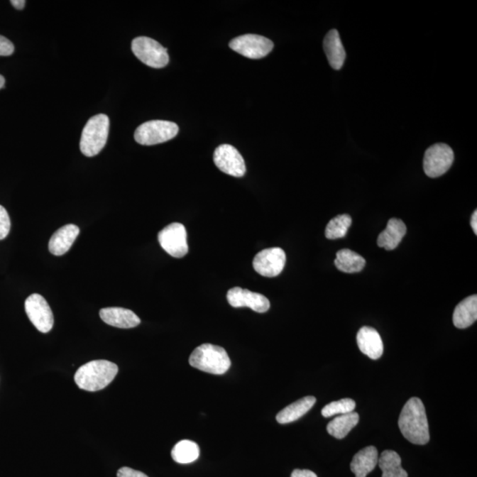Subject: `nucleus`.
Segmentation results:
<instances>
[{
    "label": "nucleus",
    "instance_id": "nucleus-1",
    "mask_svg": "<svg viewBox=\"0 0 477 477\" xmlns=\"http://www.w3.org/2000/svg\"><path fill=\"white\" fill-rule=\"evenodd\" d=\"M400 432L410 442L426 444L429 441L427 415L422 401L414 397L408 400L399 418Z\"/></svg>",
    "mask_w": 477,
    "mask_h": 477
},
{
    "label": "nucleus",
    "instance_id": "nucleus-2",
    "mask_svg": "<svg viewBox=\"0 0 477 477\" xmlns=\"http://www.w3.org/2000/svg\"><path fill=\"white\" fill-rule=\"evenodd\" d=\"M118 371L117 365L111 361H92L78 368L75 381L80 389L88 392L100 391L113 382Z\"/></svg>",
    "mask_w": 477,
    "mask_h": 477
},
{
    "label": "nucleus",
    "instance_id": "nucleus-3",
    "mask_svg": "<svg viewBox=\"0 0 477 477\" xmlns=\"http://www.w3.org/2000/svg\"><path fill=\"white\" fill-rule=\"evenodd\" d=\"M193 368L213 375L225 374L231 367V360L225 349L212 344H202L190 357Z\"/></svg>",
    "mask_w": 477,
    "mask_h": 477
},
{
    "label": "nucleus",
    "instance_id": "nucleus-4",
    "mask_svg": "<svg viewBox=\"0 0 477 477\" xmlns=\"http://www.w3.org/2000/svg\"><path fill=\"white\" fill-rule=\"evenodd\" d=\"M110 119L106 114H97L89 119L82 130L80 149L86 157L99 154L109 136Z\"/></svg>",
    "mask_w": 477,
    "mask_h": 477
},
{
    "label": "nucleus",
    "instance_id": "nucleus-5",
    "mask_svg": "<svg viewBox=\"0 0 477 477\" xmlns=\"http://www.w3.org/2000/svg\"><path fill=\"white\" fill-rule=\"evenodd\" d=\"M178 133L179 126L175 123L150 121L143 123L136 128L135 139L141 146H156L175 138Z\"/></svg>",
    "mask_w": 477,
    "mask_h": 477
},
{
    "label": "nucleus",
    "instance_id": "nucleus-6",
    "mask_svg": "<svg viewBox=\"0 0 477 477\" xmlns=\"http://www.w3.org/2000/svg\"><path fill=\"white\" fill-rule=\"evenodd\" d=\"M132 50L137 59L150 67L162 68L169 63L168 49L156 40L146 37L136 38L133 40Z\"/></svg>",
    "mask_w": 477,
    "mask_h": 477
},
{
    "label": "nucleus",
    "instance_id": "nucleus-7",
    "mask_svg": "<svg viewBox=\"0 0 477 477\" xmlns=\"http://www.w3.org/2000/svg\"><path fill=\"white\" fill-rule=\"evenodd\" d=\"M158 241L164 251L172 258H182L189 252L185 226L172 223L158 234Z\"/></svg>",
    "mask_w": 477,
    "mask_h": 477
},
{
    "label": "nucleus",
    "instance_id": "nucleus-8",
    "mask_svg": "<svg viewBox=\"0 0 477 477\" xmlns=\"http://www.w3.org/2000/svg\"><path fill=\"white\" fill-rule=\"evenodd\" d=\"M454 160V154L450 146L446 143L434 144L424 154V172L431 178H437L450 169Z\"/></svg>",
    "mask_w": 477,
    "mask_h": 477
},
{
    "label": "nucleus",
    "instance_id": "nucleus-9",
    "mask_svg": "<svg viewBox=\"0 0 477 477\" xmlns=\"http://www.w3.org/2000/svg\"><path fill=\"white\" fill-rule=\"evenodd\" d=\"M230 48L234 52L248 59L258 60L268 55L274 45L270 39L263 35L247 34L240 35L229 43Z\"/></svg>",
    "mask_w": 477,
    "mask_h": 477
},
{
    "label": "nucleus",
    "instance_id": "nucleus-10",
    "mask_svg": "<svg viewBox=\"0 0 477 477\" xmlns=\"http://www.w3.org/2000/svg\"><path fill=\"white\" fill-rule=\"evenodd\" d=\"M25 312L34 327L43 334L52 330L54 317L48 302L38 294H33L25 301Z\"/></svg>",
    "mask_w": 477,
    "mask_h": 477
},
{
    "label": "nucleus",
    "instance_id": "nucleus-11",
    "mask_svg": "<svg viewBox=\"0 0 477 477\" xmlns=\"http://www.w3.org/2000/svg\"><path fill=\"white\" fill-rule=\"evenodd\" d=\"M285 253L280 248L263 249L253 260L256 273L263 277L273 278L282 273L285 265Z\"/></svg>",
    "mask_w": 477,
    "mask_h": 477
},
{
    "label": "nucleus",
    "instance_id": "nucleus-12",
    "mask_svg": "<svg viewBox=\"0 0 477 477\" xmlns=\"http://www.w3.org/2000/svg\"><path fill=\"white\" fill-rule=\"evenodd\" d=\"M214 163L220 171L234 177H242L246 173V165L243 158L229 144H222L215 150Z\"/></svg>",
    "mask_w": 477,
    "mask_h": 477
},
{
    "label": "nucleus",
    "instance_id": "nucleus-13",
    "mask_svg": "<svg viewBox=\"0 0 477 477\" xmlns=\"http://www.w3.org/2000/svg\"><path fill=\"white\" fill-rule=\"evenodd\" d=\"M226 298L234 308L248 307L258 313L268 312L270 307L269 300L265 295L238 287L230 289Z\"/></svg>",
    "mask_w": 477,
    "mask_h": 477
},
{
    "label": "nucleus",
    "instance_id": "nucleus-14",
    "mask_svg": "<svg viewBox=\"0 0 477 477\" xmlns=\"http://www.w3.org/2000/svg\"><path fill=\"white\" fill-rule=\"evenodd\" d=\"M357 345L361 353L372 360H378L384 353L380 334L374 328L364 327L357 334Z\"/></svg>",
    "mask_w": 477,
    "mask_h": 477
},
{
    "label": "nucleus",
    "instance_id": "nucleus-15",
    "mask_svg": "<svg viewBox=\"0 0 477 477\" xmlns=\"http://www.w3.org/2000/svg\"><path fill=\"white\" fill-rule=\"evenodd\" d=\"M99 315L104 323L117 328H133L138 327L141 323L140 318L132 310L118 307L102 309Z\"/></svg>",
    "mask_w": 477,
    "mask_h": 477
},
{
    "label": "nucleus",
    "instance_id": "nucleus-16",
    "mask_svg": "<svg viewBox=\"0 0 477 477\" xmlns=\"http://www.w3.org/2000/svg\"><path fill=\"white\" fill-rule=\"evenodd\" d=\"M80 234L77 226L70 224L64 226L53 234L49 241V251L54 256L66 254L74 244Z\"/></svg>",
    "mask_w": 477,
    "mask_h": 477
},
{
    "label": "nucleus",
    "instance_id": "nucleus-17",
    "mask_svg": "<svg viewBox=\"0 0 477 477\" xmlns=\"http://www.w3.org/2000/svg\"><path fill=\"white\" fill-rule=\"evenodd\" d=\"M324 50L329 64L335 70H341L346 60V52L339 32L331 30L324 39Z\"/></svg>",
    "mask_w": 477,
    "mask_h": 477
},
{
    "label": "nucleus",
    "instance_id": "nucleus-18",
    "mask_svg": "<svg viewBox=\"0 0 477 477\" xmlns=\"http://www.w3.org/2000/svg\"><path fill=\"white\" fill-rule=\"evenodd\" d=\"M378 462V449L367 446L358 451L353 456L350 468L356 477H366L373 471Z\"/></svg>",
    "mask_w": 477,
    "mask_h": 477
},
{
    "label": "nucleus",
    "instance_id": "nucleus-19",
    "mask_svg": "<svg viewBox=\"0 0 477 477\" xmlns=\"http://www.w3.org/2000/svg\"><path fill=\"white\" fill-rule=\"evenodd\" d=\"M407 233V226L402 220L391 219L388 223V226L379 234L378 238V247L384 248L386 251H393L402 241Z\"/></svg>",
    "mask_w": 477,
    "mask_h": 477
},
{
    "label": "nucleus",
    "instance_id": "nucleus-20",
    "mask_svg": "<svg viewBox=\"0 0 477 477\" xmlns=\"http://www.w3.org/2000/svg\"><path fill=\"white\" fill-rule=\"evenodd\" d=\"M477 319V296H469L459 303L454 309L453 321L455 327L465 329L471 327Z\"/></svg>",
    "mask_w": 477,
    "mask_h": 477
},
{
    "label": "nucleus",
    "instance_id": "nucleus-21",
    "mask_svg": "<svg viewBox=\"0 0 477 477\" xmlns=\"http://www.w3.org/2000/svg\"><path fill=\"white\" fill-rule=\"evenodd\" d=\"M316 398L313 396H307L302 399L295 401V402L289 405L284 410H282L277 415V421L281 424H290V422L298 420L305 414L312 410L316 403Z\"/></svg>",
    "mask_w": 477,
    "mask_h": 477
},
{
    "label": "nucleus",
    "instance_id": "nucleus-22",
    "mask_svg": "<svg viewBox=\"0 0 477 477\" xmlns=\"http://www.w3.org/2000/svg\"><path fill=\"white\" fill-rule=\"evenodd\" d=\"M359 422V415L356 412L341 415L329 422L327 432L329 434L338 439H344Z\"/></svg>",
    "mask_w": 477,
    "mask_h": 477
},
{
    "label": "nucleus",
    "instance_id": "nucleus-23",
    "mask_svg": "<svg viewBox=\"0 0 477 477\" xmlns=\"http://www.w3.org/2000/svg\"><path fill=\"white\" fill-rule=\"evenodd\" d=\"M334 263L342 273H360L364 268L366 261L363 256L355 251H350V249H341L338 251Z\"/></svg>",
    "mask_w": 477,
    "mask_h": 477
},
{
    "label": "nucleus",
    "instance_id": "nucleus-24",
    "mask_svg": "<svg viewBox=\"0 0 477 477\" xmlns=\"http://www.w3.org/2000/svg\"><path fill=\"white\" fill-rule=\"evenodd\" d=\"M378 464L380 468L382 477H407V473L401 467V458L395 451H383Z\"/></svg>",
    "mask_w": 477,
    "mask_h": 477
},
{
    "label": "nucleus",
    "instance_id": "nucleus-25",
    "mask_svg": "<svg viewBox=\"0 0 477 477\" xmlns=\"http://www.w3.org/2000/svg\"><path fill=\"white\" fill-rule=\"evenodd\" d=\"M200 455L198 444L191 440H182L172 450L173 461L180 464H192Z\"/></svg>",
    "mask_w": 477,
    "mask_h": 477
},
{
    "label": "nucleus",
    "instance_id": "nucleus-26",
    "mask_svg": "<svg viewBox=\"0 0 477 477\" xmlns=\"http://www.w3.org/2000/svg\"><path fill=\"white\" fill-rule=\"evenodd\" d=\"M352 225V219L349 215H339L328 223L325 229V236L329 240L343 238L346 236L350 226Z\"/></svg>",
    "mask_w": 477,
    "mask_h": 477
},
{
    "label": "nucleus",
    "instance_id": "nucleus-27",
    "mask_svg": "<svg viewBox=\"0 0 477 477\" xmlns=\"http://www.w3.org/2000/svg\"><path fill=\"white\" fill-rule=\"evenodd\" d=\"M356 408L355 400L352 399H342L338 401H332L322 410L324 417H331L336 415H345L351 413Z\"/></svg>",
    "mask_w": 477,
    "mask_h": 477
},
{
    "label": "nucleus",
    "instance_id": "nucleus-28",
    "mask_svg": "<svg viewBox=\"0 0 477 477\" xmlns=\"http://www.w3.org/2000/svg\"><path fill=\"white\" fill-rule=\"evenodd\" d=\"M11 220L9 212L0 205V241L6 238L10 233Z\"/></svg>",
    "mask_w": 477,
    "mask_h": 477
},
{
    "label": "nucleus",
    "instance_id": "nucleus-29",
    "mask_svg": "<svg viewBox=\"0 0 477 477\" xmlns=\"http://www.w3.org/2000/svg\"><path fill=\"white\" fill-rule=\"evenodd\" d=\"M13 52V43L9 39L0 35V56H10Z\"/></svg>",
    "mask_w": 477,
    "mask_h": 477
},
{
    "label": "nucleus",
    "instance_id": "nucleus-30",
    "mask_svg": "<svg viewBox=\"0 0 477 477\" xmlns=\"http://www.w3.org/2000/svg\"><path fill=\"white\" fill-rule=\"evenodd\" d=\"M117 477H149L143 472L128 467L121 468L117 473Z\"/></svg>",
    "mask_w": 477,
    "mask_h": 477
},
{
    "label": "nucleus",
    "instance_id": "nucleus-31",
    "mask_svg": "<svg viewBox=\"0 0 477 477\" xmlns=\"http://www.w3.org/2000/svg\"><path fill=\"white\" fill-rule=\"evenodd\" d=\"M291 477H317V476L308 469H295L292 471Z\"/></svg>",
    "mask_w": 477,
    "mask_h": 477
},
{
    "label": "nucleus",
    "instance_id": "nucleus-32",
    "mask_svg": "<svg viewBox=\"0 0 477 477\" xmlns=\"http://www.w3.org/2000/svg\"><path fill=\"white\" fill-rule=\"evenodd\" d=\"M11 4H12L13 6L16 7V9L23 10L24 9L25 4H26V1H24V0H12Z\"/></svg>",
    "mask_w": 477,
    "mask_h": 477
},
{
    "label": "nucleus",
    "instance_id": "nucleus-33",
    "mask_svg": "<svg viewBox=\"0 0 477 477\" xmlns=\"http://www.w3.org/2000/svg\"><path fill=\"white\" fill-rule=\"evenodd\" d=\"M471 226L473 231H474L475 234H477V212L475 211L474 213H473L472 218H471Z\"/></svg>",
    "mask_w": 477,
    "mask_h": 477
},
{
    "label": "nucleus",
    "instance_id": "nucleus-34",
    "mask_svg": "<svg viewBox=\"0 0 477 477\" xmlns=\"http://www.w3.org/2000/svg\"><path fill=\"white\" fill-rule=\"evenodd\" d=\"M5 78H4L1 75H0V89H1L4 86H5Z\"/></svg>",
    "mask_w": 477,
    "mask_h": 477
}]
</instances>
